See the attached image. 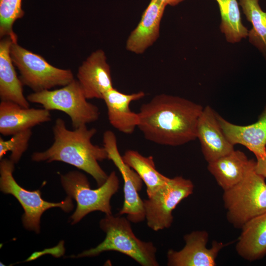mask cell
I'll use <instances>...</instances> for the list:
<instances>
[{
    "mask_svg": "<svg viewBox=\"0 0 266 266\" xmlns=\"http://www.w3.org/2000/svg\"><path fill=\"white\" fill-rule=\"evenodd\" d=\"M203 108L183 98L157 95L140 107L137 127L151 142L182 145L197 138V123Z\"/></svg>",
    "mask_w": 266,
    "mask_h": 266,
    "instance_id": "obj_1",
    "label": "cell"
},
{
    "mask_svg": "<svg viewBox=\"0 0 266 266\" xmlns=\"http://www.w3.org/2000/svg\"><path fill=\"white\" fill-rule=\"evenodd\" d=\"M97 132L96 129H88L86 125L69 130L65 121L59 118L53 127V144L44 151L33 153L32 159L37 162L60 161L71 165L91 175L100 186L108 175L99 162L108 159V155L103 146L91 142Z\"/></svg>",
    "mask_w": 266,
    "mask_h": 266,
    "instance_id": "obj_2",
    "label": "cell"
},
{
    "mask_svg": "<svg viewBox=\"0 0 266 266\" xmlns=\"http://www.w3.org/2000/svg\"><path fill=\"white\" fill-rule=\"evenodd\" d=\"M100 226L106 233L103 241L77 257H95L103 252L115 251L126 255L142 266L159 265L156 247L152 242L142 241L135 235L127 218L105 214Z\"/></svg>",
    "mask_w": 266,
    "mask_h": 266,
    "instance_id": "obj_3",
    "label": "cell"
},
{
    "mask_svg": "<svg viewBox=\"0 0 266 266\" xmlns=\"http://www.w3.org/2000/svg\"><path fill=\"white\" fill-rule=\"evenodd\" d=\"M255 162L253 159L240 182L224 191L227 219L236 229H241L251 219L266 212L265 178L256 172Z\"/></svg>",
    "mask_w": 266,
    "mask_h": 266,
    "instance_id": "obj_4",
    "label": "cell"
},
{
    "mask_svg": "<svg viewBox=\"0 0 266 266\" xmlns=\"http://www.w3.org/2000/svg\"><path fill=\"white\" fill-rule=\"evenodd\" d=\"M61 181L68 196L77 202L76 209L70 217L72 225L93 211L112 214L110 199L119 188V180L115 171H112L104 183L96 189L90 188L86 176L78 171L61 175Z\"/></svg>",
    "mask_w": 266,
    "mask_h": 266,
    "instance_id": "obj_5",
    "label": "cell"
},
{
    "mask_svg": "<svg viewBox=\"0 0 266 266\" xmlns=\"http://www.w3.org/2000/svg\"><path fill=\"white\" fill-rule=\"evenodd\" d=\"M27 99L48 110L64 112L70 117L74 129L97 121L100 115L98 107L87 101L78 80L75 79L61 88L33 92Z\"/></svg>",
    "mask_w": 266,
    "mask_h": 266,
    "instance_id": "obj_6",
    "label": "cell"
},
{
    "mask_svg": "<svg viewBox=\"0 0 266 266\" xmlns=\"http://www.w3.org/2000/svg\"><path fill=\"white\" fill-rule=\"evenodd\" d=\"M10 55L14 66L19 71V78L23 85L34 92L63 87L74 79L71 70L52 66L43 57L22 47L17 42H12Z\"/></svg>",
    "mask_w": 266,
    "mask_h": 266,
    "instance_id": "obj_7",
    "label": "cell"
},
{
    "mask_svg": "<svg viewBox=\"0 0 266 266\" xmlns=\"http://www.w3.org/2000/svg\"><path fill=\"white\" fill-rule=\"evenodd\" d=\"M15 164L10 159L0 160V188L3 193L13 195L20 203L24 210L22 222L26 229L38 233L41 216L49 208L58 207L66 212L72 209V198L69 196L61 202H50L42 199L40 190L30 191L21 187L13 176Z\"/></svg>",
    "mask_w": 266,
    "mask_h": 266,
    "instance_id": "obj_8",
    "label": "cell"
},
{
    "mask_svg": "<svg viewBox=\"0 0 266 266\" xmlns=\"http://www.w3.org/2000/svg\"><path fill=\"white\" fill-rule=\"evenodd\" d=\"M193 182L182 176L167 182L148 199L143 200L147 226L154 231L169 228L173 220L172 211L194 191Z\"/></svg>",
    "mask_w": 266,
    "mask_h": 266,
    "instance_id": "obj_9",
    "label": "cell"
},
{
    "mask_svg": "<svg viewBox=\"0 0 266 266\" xmlns=\"http://www.w3.org/2000/svg\"><path fill=\"white\" fill-rule=\"evenodd\" d=\"M103 143L108 159L111 160L118 169L124 180V200L119 214H126L127 219L134 223L144 221L145 214L143 201L138 194L142 189L143 181L136 172L123 161L113 132L107 130L104 133Z\"/></svg>",
    "mask_w": 266,
    "mask_h": 266,
    "instance_id": "obj_10",
    "label": "cell"
},
{
    "mask_svg": "<svg viewBox=\"0 0 266 266\" xmlns=\"http://www.w3.org/2000/svg\"><path fill=\"white\" fill-rule=\"evenodd\" d=\"M208 233L196 231L184 236L185 245L180 251L169 249L167 253L169 266H215L216 259L221 249L228 245L214 240L211 247H206Z\"/></svg>",
    "mask_w": 266,
    "mask_h": 266,
    "instance_id": "obj_11",
    "label": "cell"
},
{
    "mask_svg": "<svg viewBox=\"0 0 266 266\" xmlns=\"http://www.w3.org/2000/svg\"><path fill=\"white\" fill-rule=\"evenodd\" d=\"M77 80L86 98L103 99L113 88L109 65L101 49L93 52L79 67Z\"/></svg>",
    "mask_w": 266,
    "mask_h": 266,
    "instance_id": "obj_12",
    "label": "cell"
},
{
    "mask_svg": "<svg viewBox=\"0 0 266 266\" xmlns=\"http://www.w3.org/2000/svg\"><path fill=\"white\" fill-rule=\"evenodd\" d=\"M197 138L199 139L205 160L212 162L234 150L233 145L224 134L217 119V113L206 106L199 118Z\"/></svg>",
    "mask_w": 266,
    "mask_h": 266,
    "instance_id": "obj_13",
    "label": "cell"
},
{
    "mask_svg": "<svg viewBox=\"0 0 266 266\" xmlns=\"http://www.w3.org/2000/svg\"><path fill=\"white\" fill-rule=\"evenodd\" d=\"M219 124L227 138L233 144L245 146L255 155L257 159L266 156V105L258 121L251 125H235L217 113Z\"/></svg>",
    "mask_w": 266,
    "mask_h": 266,
    "instance_id": "obj_14",
    "label": "cell"
},
{
    "mask_svg": "<svg viewBox=\"0 0 266 266\" xmlns=\"http://www.w3.org/2000/svg\"><path fill=\"white\" fill-rule=\"evenodd\" d=\"M51 120L49 110L45 108H26L10 101L0 103V133L13 135Z\"/></svg>",
    "mask_w": 266,
    "mask_h": 266,
    "instance_id": "obj_15",
    "label": "cell"
},
{
    "mask_svg": "<svg viewBox=\"0 0 266 266\" xmlns=\"http://www.w3.org/2000/svg\"><path fill=\"white\" fill-rule=\"evenodd\" d=\"M166 6L158 0H150L139 23L128 37L126 42L128 51L142 54L157 40Z\"/></svg>",
    "mask_w": 266,
    "mask_h": 266,
    "instance_id": "obj_16",
    "label": "cell"
},
{
    "mask_svg": "<svg viewBox=\"0 0 266 266\" xmlns=\"http://www.w3.org/2000/svg\"><path fill=\"white\" fill-rule=\"evenodd\" d=\"M144 96L142 91L126 94L114 87L108 90L102 100L106 104L108 119L111 126L124 133H132L138 125L139 116L138 113L131 110L130 104Z\"/></svg>",
    "mask_w": 266,
    "mask_h": 266,
    "instance_id": "obj_17",
    "label": "cell"
},
{
    "mask_svg": "<svg viewBox=\"0 0 266 266\" xmlns=\"http://www.w3.org/2000/svg\"><path fill=\"white\" fill-rule=\"evenodd\" d=\"M13 42L10 37H2L0 41V99L28 108L29 101L24 95L23 84L17 76L11 57Z\"/></svg>",
    "mask_w": 266,
    "mask_h": 266,
    "instance_id": "obj_18",
    "label": "cell"
},
{
    "mask_svg": "<svg viewBox=\"0 0 266 266\" xmlns=\"http://www.w3.org/2000/svg\"><path fill=\"white\" fill-rule=\"evenodd\" d=\"M235 250L238 255L249 262L266 255V212L246 222L241 228Z\"/></svg>",
    "mask_w": 266,
    "mask_h": 266,
    "instance_id": "obj_19",
    "label": "cell"
},
{
    "mask_svg": "<svg viewBox=\"0 0 266 266\" xmlns=\"http://www.w3.org/2000/svg\"><path fill=\"white\" fill-rule=\"evenodd\" d=\"M253 159L244 153L233 150L231 153L208 163L207 169L223 191L240 182L244 178Z\"/></svg>",
    "mask_w": 266,
    "mask_h": 266,
    "instance_id": "obj_20",
    "label": "cell"
},
{
    "mask_svg": "<svg viewBox=\"0 0 266 266\" xmlns=\"http://www.w3.org/2000/svg\"><path fill=\"white\" fill-rule=\"evenodd\" d=\"M122 158L144 182L148 197L164 186L169 179L157 170L153 157L151 156H144L137 151L128 150L122 156Z\"/></svg>",
    "mask_w": 266,
    "mask_h": 266,
    "instance_id": "obj_21",
    "label": "cell"
},
{
    "mask_svg": "<svg viewBox=\"0 0 266 266\" xmlns=\"http://www.w3.org/2000/svg\"><path fill=\"white\" fill-rule=\"evenodd\" d=\"M215 0L220 11V30L225 34L227 41L234 43L248 36L249 31L242 23L237 0Z\"/></svg>",
    "mask_w": 266,
    "mask_h": 266,
    "instance_id": "obj_22",
    "label": "cell"
},
{
    "mask_svg": "<svg viewBox=\"0 0 266 266\" xmlns=\"http://www.w3.org/2000/svg\"><path fill=\"white\" fill-rule=\"evenodd\" d=\"M238 3L252 25L248 32L249 40L266 59V12L261 8L259 0H239Z\"/></svg>",
    "mask_w": 266,
    "mask_h": 266,
    "instance_id": "obj_23",
    "label": "cell"
},
{
    "mask_svg": "<svg viewBox=\"0 0 266 266\" xmlns=\"http://www.w3.org/2000/svg\"><path fill=\"white\" fill-rule=\"evenodd\" d=\"M22 0H0V36L10 37L17 42V36L13 26L18 19L22 18L25 12L22 7Z\"/></svg>",
    "mask_w": 266,
    "mask_h": 266,
    "instance_id": "obj_24",
    "label": "cell"
},
{
    "mask_svg": "<svg viewBox=\"0 0 266 266\" xmlns=\"http://www.w3.org/2000/svg\"><path fill=\"white\" fill-rule=\"evenodd\" d=\"M32 135V129L19 132L8 140L0 137V159L8 151L11 152L10 159L17 163L24 153L27 150Z\"/></svg>",
    "mask_w": 266,
    "mask_h": 266,
    "instance_id": "obj_25",
    "label": "cell"
},
{
    "mask_svg": "<svg viewBox=\"0 0 266 266\" xmlns=\"http://www.w3.org/2000/svg\"><path fill=\"white\" fill-rule=\"evenodd\" d=\"M255 170L257 173L266 178V149L265 157L256 161Z\"/></svg>",
    "mask_w": 266,
    "mask_h": 266,
    "instance_id": "obj_26",
    "label": "cell"
},
{
    "mask_svg": "<svg viewBox=\"0 0 266 266\" xmlns=\"http://www.w3.org/2000/svg\"><path fill=\"white\" fill-rule=\"evenodd\" d=\"M158 1L163 3L166 5L175 6L179 3L183 1L184 0H158Z\"/></svg>",
    "mask_w": 266,
    "mask_h": 266,
    "instance_id": "obj_27",
    "label": "cell"
}]
</instances>
